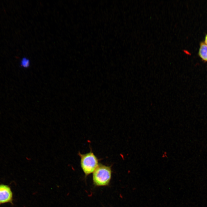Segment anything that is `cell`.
I'll list each match as a JSON object with an SVG mask.
<instances>
[{
  "label": "cell",
  "instance_id": "5",
  "mask_svg": "<svg viewBox=\"0 0 207 207\" xmlns=\"http://www.w3.org/2000/svg\"><path fill=\"white\" fill-rule=\"evenodd\" d=\"M20 64L24 68L28 67L30 64L29 60L26 57H23L20 62Z\"/></svg>",
  "mask_w": 207,
  "mask_h": 207
},
{
  "label": "cell",
  "instance_id": "2",
  "mask_svg": "<svg viewBox=\"0 0 207 207\" xmlns=\"http://www.w3.org/2000/svg\"><path fill=\"white\" fill-rule=\"evenodd\" d=\"M78 155L80 158L81 168L85 176L93 173L99 164L97 157L91 150L84 154L79 152Z\"/></svg>",
  "mask_w": 207,
  "mask_h": 207
},
{
  "label": "cell",
  "instance_id": "4",
  "mask_svg": "<svg viewBox=\"0 0 207 207\" xmlns=\"http://www.w3.org/2000/svg\"><path fill=\"white\" fill-rule=\"evenodd\" d=\"M199 54L203 60L207 61V45L203 42L200 43Z\"/></svg>",
  "mask_w": 207,
  "mask_h": 207
},
{
  "label": "cell",
  "instance_id": "3",
  "mask_svg": "<svg viewBox=\"0 0 207 207\" xmlns=\"http://www.w3.org/2000/svg\"><path fill=\"white\" fill-rule=\"evenodd\" d=\"M13 194L10 187L4 184H0V205L10 203L12 204Z\"/></svg>",
  "mask_w": 207,
  "mask_h": 207
},
{
  "label": "cell",
  "instance_id": "6",
  "mask_svg": "<svg viewBox=\"0 0 207 207\" xmlns=\"http://www.w3.org/2000/svg\"><path fill=\"white\" fill-rule=\"evenodd\" d=\"M205 43L207 45V34L205 38Z\"/></svg>",
  "mask_w": 207,
  "mask_h": 207
},
{
  "label": "cell",
  "instance_id": "1",
  "mask_svg": "<svg viewBox=\"0 0 207 207\" xmlns=\"http://www.w3.org/2000/svg\"><path fill=\"white\" fill-rule=\"evenodd\" d=\"M112 173L111 166L99 163L93 172V180L94 184L98 186L108 185L111 180Z\"/></svg>",
  "mask_w": 207,
  "mask_h": 207
}]
</instances>
